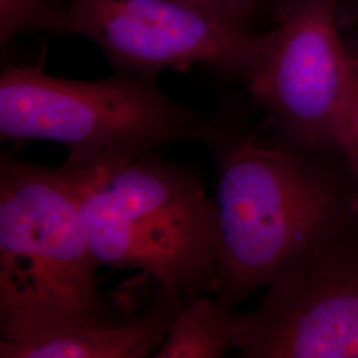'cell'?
I'll use <instances>...</instances> for the list:
<instances>
[{
  "mask_svg": "<svg viewBox=\"0 0 358 358\" xmlns=\"http://www.w3.org/2000/svg\"><path fill=\"white\" fill-rule=\"evenodd\" d=\"M76 195L60 169L1 158L0 334L113 322Z\"/></svg>",
  "mask_w": 358,
  "mask_h": 358,
  "instance_id": "cell-3",
  "label": "cell"
},
{
  "mask_svg": "<svg viewBox=\"0 0 358 358\" xmlns=\"http://www.w3.org/2000/svg\"><path fill=\"white\" fill-rule=\"evenodd\" d=\"M45 1H48L50 4H53V6L57 7V0H45Z\"/></svg>",
  "mask_w": 358,
  "mask_h": 358,
  "instance_id": "cell-14",
  "label": "cell"
},
{
  "mask_svg": "<svg viewBox=\"0 0 358 358\" xmlns=\"http://www.w3.org/2000/svg\"><path fill=\"white\" fill-rule=\"evenodd\" d=\"M201 11L214 16L229 26L251 29L256 13L260 10L257 0H182Z\"/></svg>",
  "mask_w": 358,
  "mask_h": 358,
  "instance_id": "cell-12",
  "label": "cell"
},
{
  "mask_svg": "<svg viewBox=\"0 0 358 358\" xmlns=\"http://www.w3.org/2000/svg\"><path fill=\"white\" fill-rule=\"evenodd\" d=\"M205 117L165 96L157 78L117 73L68 80L41 65L4 64L0 72L3 141L64 145L66 161L155 153L173 142H198Z\"/></svg>",
  "mask_w": 358,
  "mask_h": 358,
  "instance_id": "cell-4",
  "label": "cell"
},
{
  "mask_svg": "<svg viewBox=\"0 0 358 358\" xmlns=\"http://www.w3.org/2000/svg\"><path fill=\"white\" fill-rule=\"evenodd\" d=\"M198 142L217 166L215 300L234 310L313 244L358 219V186L340 150L252 128L235 103L205 118Z\"/></svg>",
  "mask_w": 358,
  "mask_h": 358,
  "instance_id": "cell-1",
  "label": "cell"
},
{
  "mask_svg": "<svg viewBox=\"0 0 358 358\" xmlns=\"http://www.w3.org/2000/svg\"><path fill=\"white\" fill-rule=\"evenodd\" d=\"M65 11L64 34L90 40L113 72L148 78L202 65L244 80L264 38L182 0H69Z\"/></svg>",
  "mask_w": 358,
  "mask_h": 358,
  "instance_id": "cell-7",
  "label": "cell"
},
{
  "mask_svg": "<svg viewBox=\"0 0 358 358\" xmlns=\"http://www.w3.org/2000/svg\"><path fill=\"white\" fill-rule=\"evenodd\" d=\"M275 19L244 78L248 96L279 138L306 149L340 150L350 65L337 0H287Z\"/></svg>",
  "mask_w": 358,
  "mask_h": 358,
  "instance_id": "cell-5",
  "label": "cell"
},
{
  "mask_svg": "<svg viewBox=\"0 0 358 358\" xmlns=\"http://www.w3.org/2000/svg\"><path fill=\"white\" fill-rule=\"evenodd\" d=\"M285 1L287 0H257L260 10L268 8L271 11H273V13H276Z\"/></svg>",
  "mask_w": 358,
  "mask_h": 358,
  "instance_id": "cell-13",
  "label": "cell"
},
{
  "mask_svg": "<svg viewBox=\"0 0 358 358\" xmlns=\"http://www.w3.org/2000/svg\"><path fill=\"white\" fill-rule=\"evenodd\" d=\"M59 169L99 267L145 271L177 308L214 291L217 206L194 171L155 153L65 159Z\"/></svg>",
  "mask_w": 358,
  "mask_h": 358,
  "instance_id": "cell-2",
  "label": "cell"
},
{
  "mask_svg": "<svg viewBox=\"0 0 358 358\" xmlns=\"http://www.w3.org/2000/svg\"><path fill=\"white\" fill-rule=\"evenodd\" d=\"M66 11L45 0H0V41L32 32L50 31L64 34Z\"/></svg>",
  "mask_w": 358,
  "mask_h": 358,
  "instance_id": "cell-10",
  "label": "cell"
},
{
  "mask_svg": "<svg viewBox=\"0 0 358 358\" xmlns=\"http://www.w3.org/2000/svg\"><path fill=\"white\" fill-rule=\"evenodd\" d=\"M254 312L236 315L245 358H358V219L278 273Z\"/></svg>",
  "mask_w": 358,
  "mask_h": 358,
  "instance_id": "cell-6",
  "label": "cell"
},
{
  "mask_svg": "<svg viewBox=\"0 0 358 358\" xmlns=\"http://www.w3.org/2000/svg\"><path fill=\"white\" fill-rule=\"evenodd\" d=\"M350 77L340 125V150L358 186V51L349 48Z\"/></svg>",
  "mask_w": 358,
  "mask_h": 358,
  "instance_id": "cell-11",
  "label": "cell"
},
{
  "mask_svg": "<svg viewBox=\"0 0 358 358\" xmlns=\"http://www.w3.org/2000/svg\"><path fill=\"white\" fill-rule=\"evenodd\" d=\"M236 315L217 300L198 296L178 308L157 358L223 357L235 348Z\"/></svg>",
  "mask_w": 358,
  "mask_h": 358,
  "instance_id": "cell-9",
  "label": "cell"
},
{
  "mask_svg": "<svg viewBox=\"0 0 358 358\" xmlns=\"http://www.w3.org/2000/svg\"><path fill=\"white\" fill-rule=\"evenodd\" d=\"M178 308L165 301L143 316L117 324H93L1 337V358H140L166 338Z\"/></svg>",
  "mask_w": 358,
  "mask_h": 358,
  "instance_id": "cell-8",
  "label": "cell"
}]
</instances>
